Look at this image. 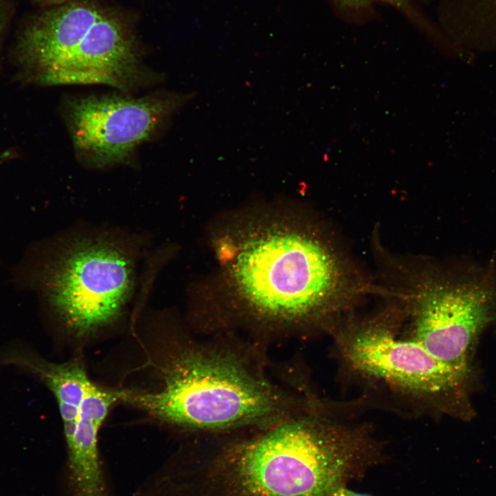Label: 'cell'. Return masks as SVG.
<instances>
[{
  "instance_id": "1",
  "label": "cell",
  "mask_w": 496,
  "mask_h": 496,
  "mask_svg": "<svg viewBox=\"0 0 496 496\" xmlns=\"http://www.w3.org/2000/svg\"><path fill=\"white\" fill-rule=\"evenodd\" d=\"M245 220L219 247L231 318L225 330L231 322L262 338L289 335L378 292L313 220L275 213Z\"/></svg>"
},
{
  "instance_id": "2",
  "label": "cell",
  "mask_w": 496,
  "mask_h": 496,
  "mask_svg": "<svg viewBox=\"0 0 496 496\" xmlns=\"http://www.w3.org/2000/svg\"><path fill=\"white\" fill-rule=\"evenodd\" d=\"M369 430L333 418L311 400L207 448L194 468L192 496H329L378 462Z\"/></svg>"
},
{
  "instance_id": "3",
  "label": "cell",
  "mask_w": 496,
  "mask_h": 496,
  "mask_svg": "<svg viewBox=\"0 0 496 496\" xmlns=\"http://www.w3.org/2000/svg\"><path fill=\"white\" fill-rule=\"evenodd\" d=\"M162 375L159 391H122L121 400L161 421L209 435L271 424L305 400L270 377L258 346L225 333L190 341L172 356Z\"/></svg>"
},
{
  "instance_id": "4",
  "label": "cell",
  "mask_w": 496,
  "mask_h": 496,
  "mask_svg": "<svg viewBox=\"0 0 496 496\" xmlns=\"http://www.w3.org/2000/svg\"><path fill=\"white\" fill-rule=\"evenodd\" d=\"M398 280L387 294L403 302L412 338L447 366L469 375L474 349L496 321V265L394 262Z\"/></svg>"
},
{
  "instance_id": "5",
  "label": "cell",
  "mask_w": 496,
  "mask_h": 496,
  "mask_svg": "<svg viewBox=\"0 0 496 496\" xmlns=\"http://www.w3.org/2000/svg\"><path fill=\"white\" fill-rule=\"evenodd\" d=\"M45 273L48 302L66 327L85 335L117 321L135 291L144 239L110 229L74 231Z\"/></svg>"
},
{
  "instance_id": "6",
  "label": "cell",
  "mask_w": 496,
  "mask_h": 496,
  "mask_svg": "<svg viewBox=\"0 0 496 496\" xmlns=\"http://www.w3.org/2000/svg\"><path fill=\"white\" fill-rule=\"evenodd\" d=\"M402 309H386L349 326L340 344L351 367L414 394L464 400L469 375L443 364L413 340L397 338Z\"/></svg>"
},
{
  "instance_id": "7",
  "label": "cell",
  "mask_w": 496,
  "mask_h": 496,
  "mask_svg": "<svg viewBox=\"0 0 496 496\" xmlns=\"http://www.w3.org/2000/svg\"><path fill=\"white\" fill-rule=\"evenodd\" d=\"M186 99L176 94L72 99L67 106L66 121L78 158L95 169L126 163Z\"/></svg>"
},
{
  "instance_id": "8",
  "label": "cell",
  "mask_w": 496,
  "mask_h": 496,
  "mask_svg": "<svg viewBox=\"0 0 496 496\" xmlns=\"http://www.w3.org/2000/svg\"><path fill=\"white\" fill-rule=\"evenodd\" d=\"M151 78L132 35L119 19L105 12L41 84H99L128 92Z\"/></svg>"
},
{
  "instance_id": "9",
  "label": "cell",
  "mask_w": 496,
  "mask_h": 496,
  "mask_svg": "<svg viewBox=\"0 0 496 496\" xmlns=\"http://www.w3.org/2000/svg\"><path fill=\"white\" fill-rule=\"evenodd\" d=\"M105 12L92 4L74 1L40 14L19 39V61L41 83Z\"/></svg>"
},
{
  "instance_id": "10",
  "label": "cell",
  "mask_w": 496,
  "mask_h": 496,
  "mask_svg": "<svg viewBox=\"0 0 496 496\" xmlns=\"http://www.w3.org/2000/svg\"><path fill=\"white\" fill-rule=\"evenodd\" d=\"M341 6L348 9H360L374 3H384L393 6L416 24L425 28L427 24L423 17L413 7L409 0H335Z\"/></svg>"
},
{
  "instance_id": "11",
  "label": "cell",
  "mask_w": 496,
  "mask_h": 496,
  "mask_svg": "<svg viewBox=\"0 0 496 496\" xmlns=\"http://www.w3.org/2000/svg\"><path fill=\"white\" fill-rule=\"evenodd\" d=\"M329 496H371L366 494H362L351 491L347 489L344 486H342L335 489Z\"/></svg>"
},
{
  "instance_id": "12",
  "label": "cell",
  "mask_w": 496,
  "mask_h": 496,
  "mask_svg": "<svg viewBox=\"0 0 496 496\" xmlns=\"http://www.w3.org/2000/svg\"><path fill=\"white\" fill-rule=\"evenodd\" d=\"M38 1H42L50 2V3H63L65 1H68L70 0H38Z\"/></svg>"
},
{
  "instance_id": "13",
  "label": "cell",
  "mask_w": 496,
  "mask_h": 496,
  "mask_svg": "<svg viewBox=\"0 0 496 496\" xmlns=\"http://www.w3.org/2000/svg\"><path fill=\"white\" fill-rule=\"evenodd\" d=\"M1 19H0V32H1Z\"/></svg>"
}]
</instances>
